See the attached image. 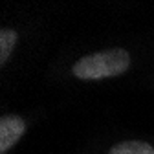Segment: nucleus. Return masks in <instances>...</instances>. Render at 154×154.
I'll use <instances>...</instances> for the list:
<instances>
[{"instance_id": "f257e3e1", "label": "nucleus", "mask_w": 154, "mask_h": 154, "mask_svg": "<svg viewBox=\"0 0 154 154\" xmlns=\"http://www.w3.org/2000/svg\"><path fill=\"white\" fill-rule=\"evenodd\" d=\"M130 66V55L123 48H112L97 53L85 55L73 64V75L85 81L105 79L127 72Z\"/></svg>"}, {"instance_id": "f03ea898", "label": "nucleus", "mask_w": 154, "mask_h": 154, "mask_svg": "<svg viewBox=\"0 0 154 154\" xmlns=\"http://www.w3.org/2000/svg\"><path fill=\"white\" fill-rule=\"evenodd\" d=\"M26 123L18 116H4L0 119V152H8L24 134Z\"/></svg>"}, {"instance_id": "7ed1b4c3", "label": "nucleus", "mask_w": 154, "mask_h": 154, "mask_svg": "<svg viewBox=\"0 0 154 154\" xmlns=\"http://www.w3.org/2000/svg\"><path fill=\"white\" fill-rule=\"evenodd\" d=\"M110 154H154V149L145 141H123L116 145Z\"/></svg>"}, {"instance_id": "20e7f679", "label": "nucleus", "mask_w": 154, "mask_h": 154, "mask_svg": "<svg viewBox=\"0 0 154 154\" xmlns=\"http://www.w3.org/2000/svg\"><path fill=\"white\" fill-rule=\"evenodd\" d=\"M17 42V33L13 29H2L0 31V64H6L8 57L11 55Z\"/></svg>"}]
</instances>
